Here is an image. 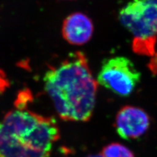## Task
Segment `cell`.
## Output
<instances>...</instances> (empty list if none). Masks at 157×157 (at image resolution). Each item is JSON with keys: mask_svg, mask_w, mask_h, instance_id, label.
I'll use <instances>...</instances> for the list:
<instances>
[{"mask_svg": "<svg viewBox=\"0 0 157 157\" xmlns=\"http://www.w3.org/2000/svg\"><path fill=\"white\" fill-rule=\"evenodd\" d=\"M45 89L62 120H90L96 104L98 81L94 79L85 54L77 51L46 72Z\"/></svg>", "mask_w": 157, "mask_h": 157, "instance_id": "obj_1", "label": "cell"}, {"mask_svg": "<svg viewBox=\"0 0 157 157\" xmlns=\"http://www.w3.org/2000/svg\"><path fill=\"white\" fill-rule=\"evenodd\" d=\"M60 137L56 121L18 109L0 122V157H48Z\"/></svg>", "mask_w": 157, "mask_h": 157, "instance_id": "obj_2", "label": "cell"}, {"mask_svg": "<svg viewBox=\"0 0 157 157\" xmlns=\"http://www.w3.org/2000/svg\"><path fill=\"white\" fill-rule=\"evenodd\" d=\"M121 24L134 36V51L155 55L157 39V0H131L119 14Z\"/></svg>", "mask_w": 157, "mask_h": 157, "instance_id": "obj_3", "label": "cell"}, {"mask_svg": "<svg viewBox=\"0 0 157 157\" xmlns=\"http://www.w3.org/2000/svg\"><path fill=\"white\" fill-rule=\"evenodd\" d=\"M141 73L132 62L123 56L105 60L98 75V84L121 96H128L139 84Z\"/></svg>", "mask_w": 157, "mask_h": 157, "instance_id": "obj_4", "label": "cell"}, {"mask_svg": "<svg viewBox=\"0 0 157 157\" xmlns=\"http://www.w3.org/2000/svg\"><path fill=\"white\" fill-rule=\"evenodd\" d=\"M149 125V115L145 111L137 107L124 106L116 116V130L125 140L136 139L143 136Z\"/></svg>", "mask_w": 157, "mask_h": 157, "instance_id": "obj_5", "label": "cell"}, {"mask_svg": "<svg viewBox=\"0 0 157 157\" xmlns=\"http://www.w3.org/2000/svg\"><path fill=\"white\" fill-rule=\"evenodd\" d=\"M62 36L69 43L75 45H84L90 41L94 25L86 14L76 12L67 16L62 25Z\"/></svg>", "mask_w": 157, "mask_h": 157, "instance_id": "obj_6", "label": "cell"}, {"mask_svg": "<svg viewBox=\"0 0 157 157\" xmlns=\"http://www.w3.org/2000/svg\"><path fill=\"white\" fill-rule=\"evenodd\" d=\"M104 157H134L132 152L124 145L113 143L105 147L102 151Z\"/></svg>", "mask_w": 157, "mask_h": 157, "instance_id": "obj_7", "label": "cell"}, {"mask_svg": "<svg viewBox=\"0 0 157 157\" xmlns=\"http://www.w3.org/2000/svg\"><path fill=\"white\" fill-rule=\"evenodd\" d=\"M90 157H104L102 155H94V156H91Z\"/></svg>", "mask_w": 157, "mask_h": 157, "instance_id": "obj_8", "label": "cell"}]
</instances>
